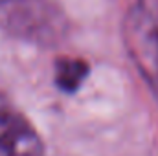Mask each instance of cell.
Segmentation results:
<instances>
[{
    "label": "cell",
    "instance_id": "1",
    "mask_svg": "<svg viewBox=\"0 0 158 156\" xmlns=\"http://www.w3.org/2000/svg\"><path fill=\"white\" fill-rule=\"evenodd\" d=\"M0 26L39 44H53L66 33V20L55 0H0Z\"/></svg>",
    "mask_w": 158,
    "mask_h": 156
},
{
    "label": "cell",
    "instance_id": "2",
    "mask_svg": "<svg viewBox=\"0 0 158 156\" xmlns=\"http://www.w3.org/2000/svg\"><path fill=\"white\" fill-rule=\"evenodd\" d=\"M123 40L142 79L158 99V0H134L123 20Z\"/></svg>",
    "mask_w": 158,
    "mask_h": 156
},
{
    "label": "cell",
    "instance_id": "3",
    "mask_svg": "<svg viewBox=\"0 0 158 156\" xmlns=\"http://www.w3.org/2000/svg\"><path fill=\"white\" fill-rule=\"evenodd\" d=\"M35 129L0 96V156H42Z\"/></svg>",
    "mask_w": 158,
    "mask_h": 156
},
{
    "label": "cell",
    "instance_id": "4",
    "mask_svg": "<svg viewBox=\"0 0 158 156\" xmlns=\"http://www.w3.org/2000/svg\"><path fill=\"white\" fill-rule=\"evenodd\" d=\"M88 76V64L81 59H61L55 64V83L64 92H76Z\"/></svg>",
    "mask_w": 158,
    "mask_h": 156
}]
</instances>
